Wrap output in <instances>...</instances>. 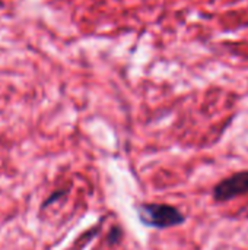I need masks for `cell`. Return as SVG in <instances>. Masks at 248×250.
<instances>
[{
  "label": "cell",
  "mask_w": 248,
  "mask_h": 250,
  "mask_svg": "<svg viewBox=\"0 0 248 250\" xmlns=\"http://www.w3.org/2000/svg\"><path fill=\"white\" fill-rule=\"evenodd\" d=\"M137 212L145 226L158 230L177 227L186 223L184 214L178 208L167 204H143L137 208Z\"/></svg>",
  "instance_id": "cell-1"
},
{
  "label": "cell",
  "mask_w": 248,
  "mask_h": 250,
  "mask_svg": "<svg viewBox=\"0 0 248 250\" xmlns=\"http://www.w3.org/2000/svg\"><path fill=\"white\" fill-rule=\"evenodd\" d=\"M212 195L215 202L219 204L248 195V170L235 173L221 180L218 185H215Z\"/></svg>",
  "instance_id": "cell-2"
},
{
  "label": "cell",
  "mask_w": 248,
  "mask_h": 250,
  "mask_svg": "<svg viewBox=\"0 0 248 250\" xmlns=\"http://www.w3.org/2000/svg\"><path fill=\"white\" fill-rule=\"evenodd\" d=\"M66 193H67L66 190H60V192L54 193V195H53L51 198H48V199H47V201L44 202V205H42V207H47V205H50V204H51L53 201H56V199H57V198H60V196H64Z\"/></svg>",
  "instance_id": "cell-3"
},
{
  "label": "cell",
  "mask_w": 248,
  "mask_h": 250,
  "mask_svg": "<svg viewBox=\"0 0 248 250\" xmlns=\"http://www.w3.org/2000/svg\"><path fill=\"white\" fill-rule=\"evenodd\" d=\"M117 234H120L118 229H113V230H111V234H110V242H111V243H115V242L118 240V236H117Z\"/></svg>",
  "instance_id": "cell-4"
}]
</instances>
